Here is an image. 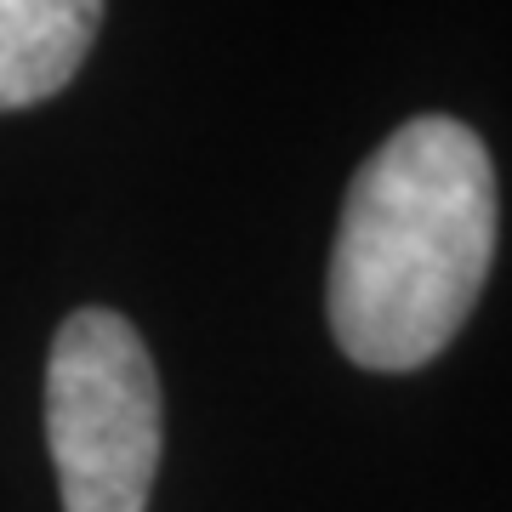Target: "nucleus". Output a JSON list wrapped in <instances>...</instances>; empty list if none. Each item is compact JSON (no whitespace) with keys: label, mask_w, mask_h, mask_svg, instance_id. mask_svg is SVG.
I'll return each instance as SVG.
<instances>
[{"label":"nucleus","mask_w":512,"mask_h":512,"mask_svg":"<svg viewBox=\"0 0 512 512\" xmlns=\"http://www.w3.org/2000/svg\"><path fill=\"white\" fill-rule=\"evenodd\" d=\"M501 194L490 148L456 114H416L348 183L325 274L330 336L359 370L433 365L490 285Z\"/></svg>","instance_id":"nucleus-1"},{"label":"nucleus","mask_w":512,"mask_h":512,"mask_svg":"<svg viewBox=\"0 0 512 512\" xmlns=\"http://www.w3.org/2000/svg\"><path fill=\"white\" fill-rule=\"evenodd\" d=\"M46 450L63 512H148L165 456V393L143 330L74 308L46 353Z\"/></svg>","instance_id":"nucleus-2"},{"label":"nucleus","mask_w":512,"mask_h":512,"mask_svg":"<svg viewBox=\"0 0 512 512\" xmlns=\"http://www.w3.org/2000/svg\"><path fill=\"white\" fill-rule=\"evenodd\" d=\"M109 0H0V114L35 109L92 57Z\"/></svg>","instance_id":"nucleus-3"}]
</instances>
